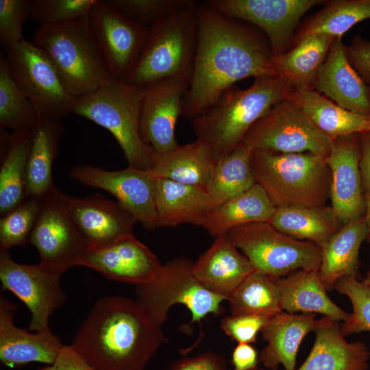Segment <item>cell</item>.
<instances>
[{
  "label": "cell",
  "mask_w": 370,
  "mask_h": 370,
  "mask_svg": "<svg viewBox=\"0 0 370 370\" xmlns=\"http://www.w3.org/2000/svg\"><path fill=\"white\" fill-rule=\"evenodd\" d=\"M197 53L182 113L191 122L236 82L277 75L265 36L220 14L209 1L197 2Z\"/></svg>",
  "instance_id": "obj_1"
},
{
  "label": "cell",
  "mask_w": 370,
  "mask_h": 370,
  "mask_svg": "<svg viewBox=\"0 0 370 370\" xmlns=\"http://www.w3.org/2000/svg\"><path fill=\"white\" fill-rule=\"evenodd\" d=\"M164 340L139 301L109 295L95 303L69 345L97 370H145Z\"/></svg>",
  "instance_id": "obj_2"
},
{
  "label": "cell",
  "mask_w": 370,
  "mask_h": 370,
  "mask_svg": "<svg viewBox=\"0 0 370 370\" xmlns=\"http://www.w3.org/2000/svg\"><path fill=\"white\" fill-rule=\"evenodd\" d=\"M293 90L277 75L255 77L245 89L232 86L192 121L196 139L217 162L242 143L250 127L275 103L289 98Z\"/></svg>",
  "instance_id": "obj_3"
},
{
  "label": "cell",
  "mask_w": 370,
  "mask_h": 370,
  "mask_svg": "<svg viewBox=\"0 0 370 370\" xmlns=\"http://www.w3.org/2000/svg\"><path fill=\"white\" fill-rule=\"evenodd\" d=\"M197 1L149 27L146 45L134 70L125 82L143 88L166 79L189 83L197 49Z\"/></svg>",
  "instance_id": "obj_4"
},
{
  "label": "cell",
  "mask_w": 370,
  "mask_h": 370,
  "mask_svg": "<svg viewBox=\"0 0 370 370\" xmlns=\"http://www.w3.org/2000/svg\"><path fill=\"white\" fill-rule=\"evenodd\" d=\"M251 165L256 182L276 208L321 206L330 198L326 156L257 150L252 152Z\"/></svg>",
  "instance_id": "obj_5"
},
{
  "label": "cell",
  "mask_w": 370,
  "mask_h": 370,
  "mask_svg": "<svg viewBox=\"0 0 370 370\" xmlns=\"http://www.w3.org/2000/svg\"><path fill=\"white\" fill-rule=\"evenodd\" d=\"M143 95V88L110 77L95 91L78 97L73 114L108 130L128 166L151 170L157 155L140 134Z\"/></svg>",
  "instance_id": "obj_6"
},
{
  "label": "cell",
  "mask_w": 370,
  "mask_h": 370,
  "mask_svg": "<svg viewBox=\"0 0 370 370\" xmlns=\"http://www.w3.org/2000/svg\"><path fill=\"white\" fill-rule=\"evenodd\" d=\"M32 42L48 56L68 91L77 98L95 91L111 77L88 16L63 23L41 24Z\"/></svg>",
  "instance_id": "obj_7"
},
{
  "label": "cell",
  "mask_w": 370,
  "mask_h": 370,
  "mask_svg": "<svg viewBox=\"0 0 370 370\" xmlns=\"http://www.w3.org/2000/svg\"><path fill=\"white\" fill-rule=\"evenodd\" d=\"M225 235L255 271L271 277L280 278L297 270L320 267L321 247L289 236L269 222L242 225Z\"/></svg>",
  "instance_id": "obj_8"
},
{
  "label": "cell",
  "mask_w": 370,
  "mask_h": 370,
  "mask_svg": "<svg viewBox=\"0 0 370 370\" xmlns=\"http://www.w3.org/2000/svg\"><path fill=\"white\" fill-rule=\"evenodd\" d=\"M193 262L184 257L175 258L162 264L153 281L136 286V300L160 326L167 318L170 308L182 304L191 313V323H199L201 334L202 320L208 314L222 313L221 303L227 299L205 288L195 277ZM198 341V342H199Z\"/></svg>",
  "instance_id": "obj_9"
},
{
  "label": "cell",
  "mask_w": 370,
  "mask_h": 370,
  "mask_svg": "<svg viewBox=\"0 0 370 370\" xmlns=\"http://www.w3.org/2000/svg\"><path fill=\"white\" fill-rule=\"evenodd\" d=\"M332 142L289 97L275 103L250 127L241 143L252 151L309 152L327 156Z\"/></svg>",
  "instance_id": "obj_10"
},
{
  "label": "cell",
  "mask_w": 370,
  "mask_h": 370,
  "mask_svg": "<svg viewBox=\"0 0 370 370\" xmlns=\"http://www.w3.org/2000/svg\"><path fill=\"white\" fill-rule=\"evenodd\" d=\"M5 51L13 79L39 115L61 119L73 114L77 98L68 91L56 67L41 49L24 40Z\"/></svg>",
  "instance_id": "obj_11"
},
{
  "label": "cell",
  "mask_w": 370,
  "mask_h": 370,
  "mask_svg": "<svg viewBox=\"0 0 370 370\" xmlns=\"http://www.w3.org/2000/svg\"><path fill=\"white\" fill-rule=\"evenodd\" d=\"M29 243L38 251V264L60 276L79 266L88 248L71 217L66 195L55 185L43 197Z\"/></svg>",
  "instance_id": "obj_12"
},
{
  "label": "cell",
  "mask_w": 370,
  "mask_h": 370,
  "mask_svg": "<svg viewBox=\"0 0 370 370\" xmlns=\"http://www.w3.org/2000/svg\"><path fill=\"white\" fill-rule=\"evenodd\" d=\"M88 18L109 74L125 81L144 49L149 27L130 18L108 0H97Z\"/></svg>",
  "instance_id": "obj_13"
},
{
  "label": "cell",
  "mask_w": 370,
  "mask_h": 370,
  "mask_svg": "<svg viewBox=\"0 0 370 370\" xmlns=\"http://www.w3.org/2000/svg\"><path fill=\"white\" fill-rule=\"evenodd\" d=\"M69 175L84 186L101 188L112 194L145 229L157 227L158 176L151 170L128 166L108 171L92 165H80L71 169Z\"/></svg>",
  "instance_id": "obj_14"
},
{
  "label": "cell",
  "mask_w": 370,
  "mask_h": 370,
  "mask_svg": "<svg viewBox=\"0 0 370 370\" xmlns=\"http://www.w3.org/2000/svg\"><path fill=\"white\" fill-rule=\"evenodd\" d=\"M0 280L2 290L12 293L29 309V331L48 328L50 315L66 300L60 275L49 273L38 264L18 263L8 251L0 250Z\"/></svg>",
  "instance_id": "obj_15"
},
{
  "label": "cell",
  "mask_w": 370,
  "mask_h": 370,
  "mask_svg": "<svg viewBox=\"0 0 370 370\" xmlns=\"http://www.w3.org/2000/svg\"><path fill=\"white\" fill-rule=\"evenodd\" d=\"M210 4L223 16L257 26L264 34L273 56L290 46L301 18L321 0H212Z\"/></svg>",
  "instance_id": "obj_16"
},
{
  "label": "cell",
  "mask_w": 370,
  "mask_h": 370,
  "mask_svg": "<svg viewBox=\"0 0 370 370\" xmlns=\"http://www.w3.org/2000/svg\"><path fill=\"white\" fill-rule=\"evenodd\" d=\"M189 83L180 79H166L144 88L140 114V134L157 156L178 145L175 125L182 113Z\"/></svg>",
  "instance_id": "obj_17"
},
{
  "label": "cell",
  "mask_w": 370,
  "mask_h": 370,
  "mask_svg": "<svg viewBox=\"0 0 370 370\" xmlns=\"http://www.w3.org/2000/svg\"><path fill=\"white\" fill-rule=\"evenodd\" d=\"M79 266L92 269L108 280L135 286L153 281L162 268L157 256L134 234L88 248Z\"/></svg>",
  "instance_id": "obj_18"
},
{
  "label": "cell",
  "mask_w": 370,
  "mask_h": 370,
  "mask_svg": "<svg viewBox=\"0 0 370 370\" xmlns=\"http://www.w3.org/2000/svg\"><path fill=\"white\" fill-rule=\"evenodd\" d=\"M358 134L332 140L326 163L331 173V207L343 224L364 216Z\"/></svg>",
  "instance_id": "obj_19"
},
{
  "label": "cell",
  "mask_w": 370,
  "mask_h": 370,
  "mask_svg": "<svg viewBox=\"0 0 370 370\" xmlns=\"http://www.w3.org/2000/svg\"><path fill=\"white\" fill-rule=\"evenodd\" d=\"M71 217L88 248L106 245L133 234L136 223L119 202L101 194L86 197L66 195Z\"/></svg>",
  "instance_id": "obj_20"
},
{
  "label": "cell",
  "mask_w": 370,
  "mask_h": 370,
  "mask_svg": "<svg viewBox=\"0 0 370 370\" xmlns=\"http://www.w3.org/2000/svg\"><path fill=\"white\" fill-rule=\"evenodd\" d=\"M16 306L0 296V360L16 368L30 362L53 363L64 345L49 327L35 333L16 326Z\"/></svg>",
  "instance_id": "obj_21"
},
{
  "label": "cell",
  "mask_w": 370,
  "mask_h": 370,
  "mask_svg": "<svg viewBox=\"0 0 370 370\" xmlns=\"http://www.w3.org/2000/svg\"><path fill=\"white\" fill-rule=\"evenodd\" d=\"M314 90L346 110L370 116L368 86L349 62L341 38L332 43Z\"/></svg>",
  "instance_id": "obj_22"
},
{
  "label": "cell",
  "mask_w": 370,
  "mask_h": 370,
  "mask_svg": "<svg viewBox=\"0 0 370 370\" xmlns=\"http://www.w3.org/2000/svg\"><path fill=\"white\" fill-rule=\"evenodd\" d=\"M315 340L304 363L295 370H367L370 352L361 341L347 342L340 323L329 317L317 320Z\"/></svg>",
  "instance_id": "obj_23"
},
{
  "label": "cell",
  "mask_w": 370,
  "mask_h": 370,
  "mask_svg": "<svg viewBox=\"0 0 370 370\" xmlns=\"http://www.w3.org/2000/svg\"><path fill=\"white\" fill-rule=\"evenodd\" d=\"M193 273L205 288L226 299L254 270L248 259L225 236L216 237L193 262Z\"/></svg>",
  "instance_id": "obj_24"
},
{
  "label": "cell",
  "mask_w": 370,
  "mask_h": 370,
  "mask_svg": "<svg viewBox=\"0 0 370 370\" xmlns=\"http://www.w3.org/2000/svg\"><path fill=\"white\" fill-rule=\"evenodd\" d=\"M314 313L284 310L270 317L260 331L267 345L259 354V361L271 370H277L280 365L285 370H295L299 347L305 336L314 332Z\"/></svg>",
  "instance_id": "obj_25"
},
{
  "label": "cell",
  "mask_w": 370,
  "mask_h": 370,
  "mask_svg": "<svg viewBox=\"0 0 370 370\" xmlns=\"http://www.w3.org/2000/svg\"><path fill=\"white\" fill-rule=\"evenodd\" d=\"M212 208L205 188L158 177L157 227H175L184 223L201 226Z\"/></svg>",
  "instance_id": "obj_26"
},
{
  "label": "cell",
  "mask_w": 370,
  "mask_h": 370,
  "mask_svg": "<svg viewBox=\"0 0 370 370\" xmlns=\"http://www.w3.org/2000/svg\"><path fill=\"white\" fill-rule=\"evenodd\" d=\"M32 131L25 174V197H43L54 185L52 167L64 128L60 118L39 115Z\"/></svg>",
  "instance_id": "obj_27"
},
{
  "label": "cell",
  "mask_w": 370,
  "mask_h": 370,
  "mask_svg": "<svg viewBox=\"0 0 370 370\" xmlns=\"http://www.w3.org/2000/svg\"><path fill=\"white\" fill-rule=\"evenodd\" d=\"M284 311L294 313H319L340 322L349 317L328 295L319 269L297 270L275 278Z\"/></svg>",
  "instance_id": "obj_28"
},
{
  "label": "cell",
  "mask_w": 370,
  "mask_h": 370,
  "mask_svg": "<svg viewBox=\"0 0 370 370\" xmlns=\"http://www.w3.org/2000/svg\"><path fill=\"white\" fill-rule=\"evenodd\" d=\"M367 234L365 219L362 216L344 224L321 247L319 273L327 291L333 289L341 278H358L359 250Z\"/></svg>",
  "instance_id": "obj_29"
},
{
  "label": "cell",
  "mask_w": 370,
  "mask_h": 370,
  "mask_svg": "<svg viewBox=\"0 0 370 370\" xmlns=\"http://www.w3.org/2000/svg\"><path fill=\"white\" fill-rule=\"evenodd\" d=\"M336 38L314 34L301 38L288 51L273 56V66L294 90H314L317 73Z\"/></svg>",
  "instance_id": "obj_30"
},
{
  "label": "cell",
  "mask_w": 370,
  "mask_h": 370,
  "mask_svg": "<svg viewBox=\"0 0 370 370\" xmlns=\"http://www.w3.org/2000/svg\"><path fill=\"white\" fill-rule=\"evenodd\" d=\"M276 209L264 189L256 183L243 193L212 208L201 226L209 234L218 237L242 225L269 223Z\"/></svg>",
  "instance_id": "obj_31"
},
{
  "label": "cell",
  "mask_w": 370,
  "mask_h": 370,
  "mask_svg": "<svg viewBox=\"0 0 370 370\" xmlns=\"http://www.w3.org/2000/svg\"><path fill=\"white\" fill-rule=\"evenodd\" d=\"M216 164L207 147L196 139L157 156L151 171L158 177L206 189Z\"/></svg>",
  "instance_id": "obj_32"
},
{
  "label": "cell",
  "mask_w": 370,
  "mask_h": 370,
  "mask_svg": "<svg viewBox=\"0 0 370 370\" xmlns=\"http://www.w3.org/2000/svg\"><path fill=\"white\" fill-rule=\"evenodd\" d=\"M290 98L332 140L370 132V116L346 110L314 90H294Z\"/></svg>",
  "instance_id": "obj_33"
},
{
  "label": "cell",
  "mask_w": 370,
  "mask_h": 370,
  "mask_svg": "<svg viewBox=\"0 0 370 370\" xmlns=\"http://www.w3.org/2000/svg\"><path fill=\"white\" fill-rule=\"evenodd\" d=\"M269 223L278 230L299 240L324 246L344 225L331 206L277 208Z\"/></svg>",
  "instance_id": "obj_34"
},
{
  "label": "cell",
  "mask_w": 370,
  "mask_h": 370,
  "mask_svg": "<svg viewBox=\"0 0 370 370\" xmlns=\"http://www.w3.org/2000/svg\"><path fill=\"white\" fill-rule=\"evenodd\" d=\"M0 169L1 217L25 199V174L32 144V131L1 134Z\"/></svg>",
  "instance_id": "obj_35"
},
{
  "label": "cell",
  "mask_w": 370,
  "mask_h": 370,
  "mask_svg": "<svg viewBox=\"0 0 370 370\" xmlns=\"http://www.w3.org/2000/svg\"><path fill=\"white\" fill-rule=\"evenodd\" d=\"M252 152L241 143L217 162L206 189L212 208L243 193L256 183L251 165Z\"/></svg>",
  "instance_id": "obj_36"
},
{
  "label": "cell",
  "mask_w": 370,
  "mask_h": 370,
  "mask_svg": "<svg viewBox=\"0 0 370 370\" xmlns=\"http://www.w3.org/2000/svg\"><path fill=\"white\" fill-rule=\"evenodd\" d=\"M367 19H370V0L327 1L323 8L298 29L291 45L314 34L341 38L354 25Z\"/></svg>",
  "instance_id": "obj_37"
},
{
  "label": "cell",
  "mask_w": 370,
  "mask_h": 370,
  "mask_svg": "<svg viewBox=\"0 0 370 370\" xmlns=\"http://www.w3.org/2000/svg\"><path fill=\"white\" fill-rule=\"evenodd\" d=\"M231 315L271 317L283 311L275 278L254 271L230 294Z\"/></svg>",
  "instance_id": "obj_38"
},
{
  "label": "cell",
  "mask_w": 370,
  "mask_h": 370,
  "mask_svg": "<svg viewBox=\"0 0 370 370\" xmlns=\"http://www.w3.org/2000/svg\"><path fill=\"white\" fill-rule=\"evenodd\" d=\"M39 118L34 105L13 79L4 53L0 54V125L12 132L31 131Z\"/></svg>",
  "instance_id": "obj_39"
},
{
  "label": "cell",
  "mask_w": 370,
  "mask_h": 370,
  "mask_svg": "<svg viewBox=\"0 0 370 370\" xmlns=\"http://www.w3.org/2000/svg\"><path fill=\"white\" fill-rule=\"evenodd\" d=\"M43 197H28L0 220V250L29 243Z\"/></svg>",
  "instance_id": "obj_40"
},
{
  "label": "cell",
  "mask_w": 370,
  "mask_h": 370,
  "mask_svg": "<svg viewBox=\"0 0 370 370\" xmlns=\"http://www.w3.org/2000/svg\"><path fill=\"white\" fill-rule=\"evenodd\" d=\"M334 288L346 295L352 305V312L340 324L343 334L370 332V288L353 277L341 278Z\"/></svg>",
  "instance_id": "obj_41"
},
{
  "label": "cell",
  "mask_w": 370,
  "mask_h": 370,
  "mask_svg": "<svg viewBox=\"0 0 370 370\" xmlns=\"http://www.w3.org/2000/svg\"><path fill=\"white\" fill-rule=\"evenodd\" d=\"M97 0H34L31 14L41 24H58L87 17Z\"/></svg>",
  "instance_id": "obj_42"
},
{
  "label": "cell",
  "mask_w": 370,
  "mask_h": 370,
  "mask_svg": "<svg viewBox=\"0 0 370 370\" xmlns=\"http://www.w3.org/2000/svg\"><path fill=\"white\" fill-rule=\"evenodd\" d=\"M130 18L146 27L186 5L190 0H108Z\"/></svg>",
  "instance_id": "obj_43"
},
{
  "label": "cell",
  "mask_w": 370,
  "mask_h": 370,
  "mask_svg": "<svg viewBox=\"0 0 370 370\" xmlns=\"http://www.w3.org/2000/svg\"><path fill=\"white\" fill-rule=\"evenodd\" d=\"M32 1L0 0V42L5 49L25 40L22 26L30 16Z\"/></svg>",
  "instance_id": "obj_44"
},
{
  "label": "cell",
  "mask_w": 370,
  "mask_h": 370,
  "mask_svg": "<svg viewBox=\"0 0 370 370\" xmlns=\"http://www.w3.org/2000/svg\"><path fill=\"white\" fill-rule=\"evenodd\" d=\"M270 317L258 314L231 315L221 319V328L238 343H253Z\"/></svg>",
  "instance_id": "obj_45"
},
{
  "label": "cell",
  "mask_w": 370,
  "mask_h": 370,
  "mask_svg": "<svg viewBox=\"0 0 370 370\" xmlns=\"http://www.w3.org/2000/svg\"><path fill=\"white\" fill-rule=\"evenodd\" d=\"M167 370H229L225 356L207 352L193 357H185L173 362Z\"/></svg>",
  "instance_id": "obj_46"
},
{
  "label": "cell",
  "mask_w": 370,
  "mask_h": 370,
  "mask_svg": "<svg viewBox=\"0 0 370 370\" xmlns=\"http://www.w3.org/2000/svg\"><path fill=\"white\" fill-rule=\"evenodd\" d=\"M349 62L367 86H370V41L356 36L345 46Z\"/></svg>",
  "instance_id": "obj_47"
},
{
  "label": "cell",
  "mask_w": 370,
  "mask_h": 370,
  "mask_svg": "<svg viewBox=\"0 0 370 370\" xmlns=\"http://www.w3.org/2000/svg\"><path fill=\"white\" fill-rule=\"evenodd\" d=\"M38 370H97L70 345H64L51 365Z\"/></svg>",
  "instance_id": "obj_48"
},
{
  "label": "cell",
  "mask_w": 370,
  "mask_h": 370,
  "mask_svg": "<svg viewBox=\"0 0 370 370\" xmlns=\"http://www.w3.org/2000/svg\"><path fill=\"white\" fill-rule=\"evenodd\" d=\"M258 362V353L249 343H238L232 351L234 370H256Z\"/></svg>",
  "instance_id": "obj_49"
},
{
  "label": "cell",
  "mask_w": 370,
  "mask_h": 370,
  "mask_svg": "<svg viewBox=\"0 0 370 370\" xmlns=\"http://www.w3.org/2000/svg\"><path fill=\"white\" fill-rule=\"evenodd\" d=\"M359 169L364 197L370 194V132L358 134Z\"/></svg>",
  "instance_id": "obj_50"
},
{
  "label": "cell",
  "mask_w": 370,
  "mask_h": 370,
  "mask_svg": "<svg viewBox=\"0 0 370 370\" xmlns=\"http://www.w3.org/2000/svg\"><path fill=\"white\" fill-rule=\"evenodd\" d=\"M365 219L368 230V234L367 239L370 241V194L365 197Z\"/></svg>",
  "instance_id": "obj_51"
},
{
  "label": "cell",
  "mask_w": 370,
  "mask_h": 370,
  "mask_svg": "<svg viewBox=\"0 0 370 370\" xmlns=\"http://www.w3.org/2000/svg\"><path fill=\"white\" fill-rule=\"evenodd\" d=\"M362 282L370 288V271L368 272L367 277L362 280Z\"/></svg>",
  "instance_id": "obj_52"
},
{
  "label": "cell",
  "mask_w": 370,
  "mask_h": 370,
  "mask_svg": "<svg viewBox=\"0 0 370 370\" xmlns=\"http://www.w3.org/2000/svg\"><path fill=\"white\" fill-rule=\"evenodd\" d=\"M368 92H369V99L370 102V86H368Z\"/></svg>",
  "instance_id": "obj_53"
},
{
  "label": "cell",
  "mask_w": 370,
  "mask_h": 370,
  "mask_svg": "<svg viewBox=\"0 0 370 370\" xmlns=\"http://www.w3.org/2000/svg\"><path fill=\"white\" fill-rule=\"evenodd\" d=\"M258 370H264V369H258Z\"/></svg>",
  "instance_id": "obj_54"
}]
</instances>
